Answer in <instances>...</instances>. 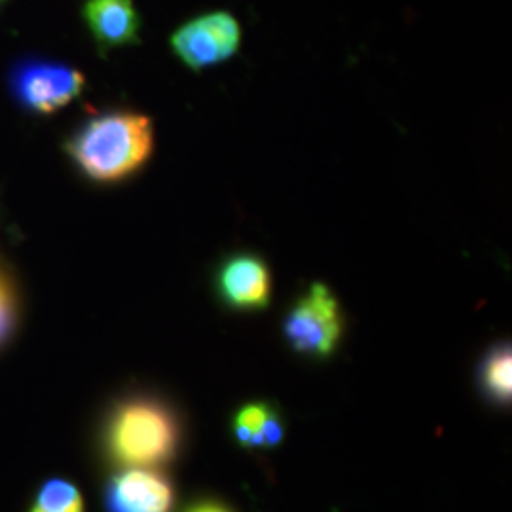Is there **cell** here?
<instances>
[{
  "label": "cell",
  "mask_w": 512,
  "mask_h": 512,
  "mask_svg": "<svg viewBox=\"0 0 512 512\" xmlns=\"http://www.w3.org/2000/svg\"><path fill=\"white\" fill-rule=\"evenodd\" d=\"M105 503L107 512H171L175 490L154 469L124 467V471L110 478Z\"/></svg>",
  "instance_id": "cell-7"
},
{
  "label": "cell",
  "mask_w": 512,
  "mask_h": 512,
  "mask_svg": "<svg viewBox=\"0 0 512 512\" xmlns=\"http://www.w3.org/2000/svg\"><path fill=\"white\" fill-rule=\"evenodd\" d=\"M4 2H6V0H0V4H4Z\"/></svg>",
  "instance_id": "cell-14"
},
{
  "label": "cell",
  "mask_w": 512,
  "mask_h": 512,
  "mask_svg": "<svg viewBox=\"0 0 512 512\" xmlns=\"http://www.w3.org/2000/svg\"><path fill=\"white\" fill-rule=\"evenodd\" d=\"M8 88L21 109L48 116L78 99L86 78L65 63L27 57L12 67Z\"/></svg>",
  "instance_id": "cell-4"
},
{
  "label": "cell",
  "mask_w": 512,
  "mask_h": 512,
  "mask_svg": "<svg viewBox=\"0 0 512 512\" xmlns=\"http://www.w3.org/2000/svg\"><path fill=\"white\" fill-rule=\"evenodd\" d=\"M234 435L245 448H274L283 440V421L274 406L245 404L234 418Z\"/></svg>",
  "instance_id": "cell-9"
},
{
  "label": "cell",
  "mask_w": 512,
  "mask_h": 512,
  "mask_svg": "<svg viewBox=\"0 0 512 512\" xmlns=\"http://www.w3.org/2000/svg\"><path fill=\"white\" fill-rule=\"evenodd\" d=\"M16 319L14 293L4 275L0 274V344L10 336Z\"/></svg>",
  "instance_id": "cell-12"
},
{
  "label": "cell",
  "mask_w": 512,
  "mask_h": 512,
  "mask_svg": "<svg viewBox=\"0 0 512 512\" xmlns=\"http://www.w3.org/2000/svg\"><path fill=\"white\" fill-rule=\"evenodd\" d=\"M186 512H232L230 509H226L224 505H220V503H215V501H203V503H198V505H194V507H190Z\"/></svg>",
  "instance_id": "cell-13"
},
{
  "label": "cell",
  "mask_w": 512,
  "mask_h": 512,
  "mask_svg": "<svg viewBox=\"0 0 512 512\" xmlns=\"http://www.w3.org/2000/svg\"><path fill=\"white\" fill-rule=\"evenodd\" d=\"M179 442L177 416L154 397H131L110 412L105 446L116 465L154 469L171 461Z\"/></svg>",
  "instance_id": "cell-2"
},
{
  "label": "cell",
  "mask_w": 512,
  "mask_h": 512,
  "mask_svg": "<svg viewBox=\"0 0 512 512\" xmlns=\"http://www.w3.org/2000/svg\"><path fill=\"white\" fill-rule=\"evenodd\" d=\"M344 315L338 298L325 283H313L302 294L283 321L289 346L306 357L327 359L342 340Z\"/></svg>",
  "instance_id": "cell-3"
},
{
  "label": "cell",
  "mask_w": 512,
  "mask_h": 512,
  "mask_svg": "<svg viewBox=\"0 0 512 512\" xmlns=\"http://www.w3.org/2000/svg\"><path fill=\"white\" fill-rule=\"evenodd\" d=\"M29 512H84V499L73 482L50 478L40 486Z\"/></svg>",
  "instance_id": "cell-11"
},
{
  "label": "cell",
  "mask_w": 512,
  "mask_h": 512,
  "mask_svg": "<svg viewBox=\"0 0 512 512\" xmlns=\"http://www.w3.org/2000/svg\"><path fill=\"white\" fill-rule=\"evenodd\" d=\"M215 289L220 300L232 310H266L272 302V272L262 256L236 253L220 262Z\"/></svg>",
  "instance_id": "cell-6"
},
{
  "label": "cell",
  "mask_w": 512,
  "mask_h": 512,
  "mask_svg": "<svg viewBox=\"0 0 512 512\" xmlns=\"http://www.w3.org/2000/svg\"><path fill=\"white\" fill-rule=\"evenodd\" d=\"M512 355L509 344H499L488 351L480 365V385L494 403H511Z\"/></svg>",
  "instance_id": "cell-10"
},
{
  "label": "cell",
  "mask_w": 512,
  "mask_h": 512,
  "mask_svg": "<svg viewBox=\"0 0 512 512\" xmlns=\"http://www.w3.org/2000/svg\"><path fill=\"white\" fill-rule=\"evenodd\" d=\"M243 29L228 10H213L184 21L171 37L169 46L183 65L194 73L217 67L238 54Z\"/></svg>",
  "instance_id": "cell-5"
},
{
  "label": "cell",
  "mask_w": 512,
  "mask_h": 512,
  "mask_svg": "<svg viewBox=\"0 0 512 512\" xmlns=\"http://www.w3.org/2000/svg\"><path fill=\"white\" fill-rule=\"evenodd\" d=\"M82 18L103 57L116 48L141 44L143 18L133 0H86Z\"/></svg>",
  "instance_id": "cell-8"
},
{
  "label": "cell",
  "mask_w": 512,
  "mask_h": 512,
  "mask_svg": "<svg viewBox=\"0 0 512 512\" xmlns=\"http://www.w3.org/2000/svg\"><path fill=\"white\" fill-rule=\"evenodd\" d=\"M65 152L93 183L126 181L154 152L152 120L129 110L97 114L74 131Z\"/></svg>",
  "instance_id": "cell-1"
}]
</instances>
